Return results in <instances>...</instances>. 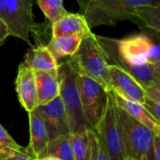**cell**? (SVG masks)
Masks as SVG:
<instances>
[{
	"label": "cell",
	"instance_id": "ba28073f",
	"mask_svg": "<svg viewBox=\"0 0 160 160\" xmlns=\"http://www.w3.org/2000/svg\"><path fill=\"white\" fill-rule=\"evenodd\" d=\"M95 130L100 135L111 160H127L123 148L117 103L111 91H108V100L105 114Z\"/></svg>",
	"mask_w": 160,
	"mask_h": 160
},
{
	"label": "cell",
	"instance_id": "f1b7e54d",
	"mask_svg": "<svg viewBox=\"0 0 160 160\" xmlns=\"http://www.w3.org/2000/svg\"><path fill=\"white\" fill-rule=\"evenodd\" d=\"M154 160H160V136H155L153 139Z\"/></svg>",
	"mask_w": 160,
	"mask_h": 160
},
{
	"label": "cell",
	"instance_id": "484cf974",
	"mask_svg": "<svg viewBox=\"0 0 160 160\" xmlns=\"http://www.w3.org/2000/svg\"><path fill=\"white\" fill-rule=\"evenodd\" d=\"M143 106L145 107V108H147L151 114L157 120V122L160 123V105H158L156 102H154L152 99H151L150 97H146Z\"/></svg>",
	"mask_w": 160,
	"mask_h": 160
},
{
	"label": "cell",
	"instance_id": "5bb4252c",
	"mask_svg": "<svg viewBox=\"0 0 160 160\" xmlns=\"http://www.w3.org/2000/svg\"><path fill=\"white\" fill-rule=\"evenodd\" d=\"M34 72H55L58 69V61L46 45H37L29 49L22 62Z\"/></svg>",
	"mask_w": 160,
	"mask_h": 160
},
{
	"label": "cell",
	"instance_id": "277c9868",
	"mask_svg": "<svg viewBox=\"0 0 160 160\" xmlns=\"http://www.w3.org/2000/svg\"><path fill=\"white\" fill-rule=\"evenodd\" d=\"M68 60L77 72L92 78L107 91H111L108 64L94 33L91 31L84 36L78 50Z\"/></svg>",
	"mask_w": 160,
	"mask_h": 160
},
{
	"label": "cell",
	"instance_id": "8992f818",
	"mask_svg": "<svg viewBox=\"0 0 160 160\" xmlns=\"http://www.w3.org/2000/svg\"><path fill=\"white\" fill-rule=\"evenodd\" d=\"M0 19L8 27L11 36L29 45L30 34L37 27L33 15V0H0Z\"/></svg>",
	"mask_w": 160,
	"mask_h": 160
},
{
	"label": "cell",
	"instance_id": "83f0119b",
	"mask_svg": "<svg viewBox=\"0 0 160 160\" xmlns=\"http://www.w3.org/2000/svg\"><path fill=\"white\" fill-rule=\"evenodd\" d=\"M144 90H145V92H146L148 97H150L154 102H156L158 105H160V92L156 89H154L152 86H151V87H148Z\"/></svg>",
	"mask_w": 160,
	"mask_h": 160
},
{
	"label": "cell",
	"instance_id": "ffe728a7",
	"mask_svg": "<svg viewBox=\"0 0 160 160\" xmlns=\"http://www.w3.org/2000/svg\"><path fill=\"white\" fill-rule=\"evenodd\" d=\"M89 130L80 132V133L72 134V152H73L74 160H90L91 159L92 151H91Z\"/></svg>",
	"mask_w": 160,
	"mask_h": 160
},
{
	"label": "cell",
	"instance_id": "4dcf8cb0",
	"mask_svg": "<svg viewBox=\"0 0 160 160\" xmlns=\"http://www.w3.org/2000/svg\"><path fill=\"white\" fill-rule=\"evenodd\" d=\"M40 160H61V159L54 158V157H46V158H42V159H40Z\"/></svg>",
	"mask_w": 160,
	"mask_h": 160
},
{
	"label": "cell",
	"instance_id": "2e32d148",
	"mask_svg": "<svg viewBox=\"0 0 160 160\" xmlns=\"http://www.w3.org/2000/svg\"><path fill=\"white\" fill-rule=\"evenodd\" d=\"M28 117L30 131V143L28 148L33 155L37 158L47 146L49 142V137L45 124L36 108L29 112Z\"/></svg>",
	"mask_w": 160,
	"mask_h": 160
},
{
	"label": "cell",
	"instance_id": "8fae6325",
	"mask_svg": "<svg viewBox=\"0 0 160 160\" xmlns=\"http://www.w3.org/2000/svg\"><path fill=\"white\" fill-rule=\"evenodd\" d=\"M15 89L20 104L28 113L39 106L34 71L23 63H21L18 68V73L15 79Z\"/></svg>",
	"mask_w": 160,
	"mask_h": 160
},
{
	"label": "cell",
	"instance_id": "1f68e13d",
	"mask_svg": "<svg viewBox=\"0 0 160 160\" xmlns=\"http://www.w3.org/2000/svg\"><path fill=\"white\" fill-rule=\"evenodd\" d=\"M154 66H155V67H156L157 69H160V58H159V59H158V60L156 61V63L154 64Z\"/></svg>",
	"mask_w": 160,
	"mask_h": 160
},
{
	"label": "cell",
	"instance_id": "4fadbf2b",
	"mask_svg": "<svg viewBox=\"0 0 160 160\" xmlns=\"http://www.w3.org/2000/svg\"><path fill=\"white\" fill-rule=\"evenodd\" d=\"M90 29L86 19L80 13L68 12L51 26V37L60 38L78 34H88Z\"/></svg>",
	"mask_w": 160,
	"mask_h": 160
},
{
	"label": "cell",
	"instance_id": "603a6c76",
	"mask_svg": "<svg viewBox=\"0 0 160 160\" xmlns=\"http://www.w3.org/2000/svg\"><path fill=\"white\" fill-rule=\"evenodd\" d=\"M0 160H37V158L28 147L21 150L3 148L0 149Z\"/></svg>",
	"mask_w": 160,
	"mask_h": 160
},
{
	"label": "cell",
	"instance_id": "5b68a950",
	"mask_svg": "<svg viewBox=\"0 0 160 160\" xmlns=\"http://www.w3.org/2000/svg\"><path fill=\"white\" fill-rule=\"evenodd\" d=\"M117 108L126 159L154 160L153 139L155 135L133 119L118 105Z\"/></svg>",
	"mask_w": 160,
	"mask_h": 160
},
{
	"label": "cell",
	"instance_id": "44dd1931",
	"mask_svg": "<svg viewBox=\"0 0 160 160\" xmlns=\"http://www.w3.org/2000/svg\"><path fill=\"white\" fill-rule=\"evenodd\" d=\"M38 6L51 25L66 15L68 12L63 6V0H37Z\"/></svg>",
	"mask_w": 160,
	"mask_h": 160
},
{
	"label": "cell",
	"instance_id": "cb8c5ba5",
	"mask_svg": "<svg viewBox=\"0 0 160 160\" xmlns=\"http://www.w3.org/2000/svg\"><path fill=\"white\" fill-rule=\"evenodd\" d=\"M141 30L145 31L152 42V46L148 56V63L154 65L156 61L160 58V34L146 28H143Z\"/></svg>",
	"mask_w": 160,
	"mask_h": 160
},
{
	"label": "cell",
	"instance_id": "e0dca14e",
	"mask_svg": "<svg viewBox=\"0 0 160 160\" xmlns=\"http://www.w3.org/2000/svg\"><path fill=\"white\" fill-rule=\"evenodd\" d=\"M87 35V34H86ZM85 34H78L69 37H51L46 46L55 58L58 61L64 58H71L78 50Z\"/></svg>",
	"mask_w": 160,
	"mask_h": 160
},
{
	"label": "cell",
	"instance_id": "7a4b0ae2",
	"mask_svg": "<svg viewBox=\"0 0 160 160\" xmlns=\"http://www.w3.org/2000/svg\"><path fill=\"white\" fill-rule=\"evenodd\" d=\"M79 13L92 30L100 26L115 27L120 21L135 23V13L140 7L160 3V0H76Z\"/></svg>",
	"mask_w": 160,
	"mask_h": 160
},
{
	"label": "cell",
	"instance_id": "d4e9b609",
	"mask_svg": "<svg viewBox=\"0 0 160 160\" xmlns=\"http://www.w3.org/2000/svg\"><path fill=\"white\" fill-rule=\"evenodd\" d=\"M3 148H12L16 150H21L24 147L20 146L6 131V129L0 124V149Z\"/></svg>",
	"mask_w": 160,
	"mask_h": 160
},
{
	"label": "cell",
	"instance_id": "3957f363",
	"mask_svg": "<svg viewBox=\"0 0 160 160\" xmlns=\"http://www.w3.org/2000/svg\"><path fill=\"white\" fill-rule=\"evenodd\" d=\"M59 96L66 109L72 134L84 132L92 127L88 123L82 109L77 85V71L69 60L58 63Z\"/></svg>",
	"mask_w": 160,
	"mask_h": 160
},
{
	"label": "cell",
	"instance_id": "9a60e30c",
	"mask_svg": "<svg viewBox=\"0 0 160 160\" xmlns=\"http://www.w3.org/2000/svg\"><path fill=\"white\" fill-rule=\"evenodd\" d=\"M38 105H45L59 95V79L58 71L34 72Z\"/></svg>",
	"mask_w": 160,
	"mask_h": 160
},
{
	"label": "cell",
	"instance_id": "7c38bea8",
	"mask_svg": "<svg viewBox=\"0 0 160 160\" xmlns=\"http://www.w3.org/2000/svg\"><path fill=\"white\" fill-rule=\"evenodd\" d=\"M112 93H113V96L115 98L117 105L122 109H123L128 115H130L133 119H135L140 124H142L143 126L151 130L155 136H160V123L151 114V112L147 108H145V107L142 104L126 100L117 95L113 92Z\"/></svg>",
	"mask_w": 160,
	"mask_h": 160
},
{
	"label": "cell",
	"instance_id": "d6986e66",
	"mask_svg": "<svg viewBox=\"0 0 160 160\" xmlns=\"http://www.w3.org/2000/svg\"><path fill=\"white\" fill-rule=\"evenodd\" d=\"M140 29L146 28L160 34V3L140 7L135 13V23Z\"/></svg>",
	"mask_w": 160,
	"mask_h": 160
},
{
	"label": "cell",
	"instance_id": "d6a6232c",
	"mask_svg": "<svg viewBox=\"0 0 160 160\" xmlns=\"http://www.w3.org/2000/svg\"><path fill=\"white\" fill-rule=\"evenodd\" d=\"M127 160H132V159H127Z\"/></svg>",
	"mask_w": 160,
	"mask_h": 160
},
{
	"label": "cell",
	"instance_id": "6da1fadb",
	"mask_svg": "<svg viewBox=\"0 0 160 160\" xmlns=\"http://www.w3.org/2000/svg\"><path fill=\"white\" fill-rule=\"evenodd\" d=\"M96 40L108 64L128 73L143 89L152 86L155 67L148 63L152 42L145 31L122 40L96 35Z\"/></svg>",
	"mask_w": 160,
	"mask_h": 160
},
{
	"label": "cell",
	"instance_id": "9c48e42d",
	"mask_svg": "<svg viewBox=\"0 0 160 160\" xmlns=\"http://www.w3.org/2000/svg\"><path fill=\"white\" fill-rule=\"evenodd\" d=\"M36 109L45 124L49 141L72 135L68 115L59 95L45 105L38 106Z\"/></svg>",
	"mask_w": 160,
	"mask_h": 160
},
{
	"label": "cell",
	"instance_id": "f546056e",
	"mask_svg": "<svg viewBox=\"0 0 160 160\" xmlns=\"http://www.w3.org/2000/svg\"><path fill=\"white\" fill-rule=\"evenodd\" d=\"M152 87L160 92V69H157L156 67H155V74H154V80L152 83Z\"/></svg>",
	"mask_w": 160,
	"mask_h": 160
},
{
	"label": "cell",
	"instance_id": "4316f807",
	"mask_svg": "<svg viewBox=\"0 0 160 160\" xmlns=\"http://www.w3.org/2000/svg\"><path fill=\"white\" fill-rule=\"evenodd\" d=\"M9 36H11V33H10V30H9L7 25L0 19V47L4 44L6 39Z\"/></svg>",
	"mask_w": 160,
	"mask_h": 160
},
{
	"label": "cell",
	"instance_id": "52a82bcc",
	"mask_svg": "<svg viewBox=\"0 0 160 160\" xmlns=\"http://www.w3.org/2000/svg\"><path fill=\"white\" fill-rule=\"evenodd\" d=\"M77 85L84 116L92 129H97L105 114L108 91L92 78L78 72Z\"/></svg>",
	"mask_w": 160,
	"mask_h": 160
},
{
	"label": "cell",
	"instance_id": "30bf717a",
	"mask_svg": "<svg viewBox=\"0 0 160 160\" xmlns=\"http://www.w3.org/2000/svg\"><path fill=\"white\" fill-rule=\"evenodd\" d=\"M110 89L117 95L133 102L144 104L147 97L145 90L128 73L114 65L108 64Z\"/></svg>",
	"mask_w": 160,
	"mask_h": 160
},
{
	"label": "cell",
	"instance_id": "7402d4cb",
	"mask_svg": "<svg viewBox=\"0 0 160 160\" xmlns=\"http://www.w3.org/2000/svg\"><path fill=\"white\" fill-rule=\"evenodd\" d=\"M89 137L92 151L90 160H111L98 132L92 128L89 130Z\"/></svg>",
	"mask_w": 160,
	"mask_h": 160
},
{
	"label": "cell",
	"instance_id": "ac0fdd59",
	"mask_svg": "<svg viewBox=\"0 0 160 160\" xmlns=\"http://www.w3.org/2000/svg\"><path fill=\"white\" fill-rule=\"evenodd\" d=\"M46 157H54L61 160H74L72 135L60 137L50 140L44 150L39 154L37 160Z\"/></svg>",
	"mask_w": 160,
	"mask_h": 160
}]
</instances>
